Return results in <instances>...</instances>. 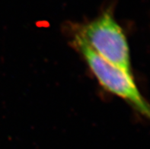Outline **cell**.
Returning <instances> with one entry per match:
<instances>
[{"mask_svg":"<svg viewBox=\"0 0 150 149\" xmlns=\"http://www.w3.org/2000/svg\"><path fill=\"white\" fill-rule=\"evenodd\" d=\"M77 34L95 53L107 62L131 73L128 42L108 6L93 20L82 25Z\"/></svg>","mask_w":150,"mask_h":149,"instance_id":"6da1fadb","label":"cell"},{"mask_svg":"<svg viewBox=\"0 0 150 149\" xmlns=\"http://www.w3.org/2000/svg\"><path fill=\"white\" fill-rule=\"evenodd\" d=\"M74 44L88 66L106 91L128 102L137 111L150 119V105L139 92L132 73H128L107 62L95 53L82 37L76 34Z\"/></svg>","mask_w":150,"mask_h":149,"instance_id":"7a4b0ae2","label":"cell"}]
</instances>
